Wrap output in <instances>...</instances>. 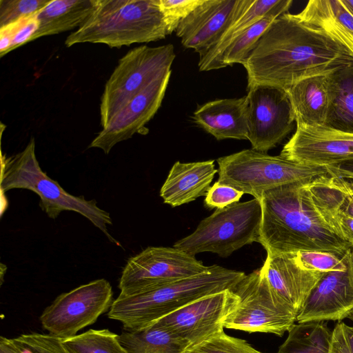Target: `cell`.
<instances>
[{"label": "cell", "instance_id": "obj_1", "mask_svg": "<svg viewBox=\"0 0 353 353\" xmlns=\"http://www.w3.org/2000/svg\"><path fill=\"white\" fill-rule=\"evenodd\" d=\"M353 65L342 44L290 13L277 17L243 64L247 90L269 85L285 91L298 81Z\"/></svg>", "mask_w": 353, "mask_h": 353}, {"label": "cell", "instance_id": "obj_2", "mask_svg": "<svg viewBox=\"0 0 353 353\" xmlns=\"http://www.w3.org/2000/svg\"><path fill=\"white\" fill-rule=\"evenodd\" d=\"M307 183L284 185L263 194L259 243L268 254L318 251L343 258L352 246L316 210Z\"/></svg>", "mask_w": 353, "mask_h": 353}, {"label": "cell", "instance_id": "obj_3", "mask_svg": "<svg viewBox=\"0 0 353 353\" xmlns=\"http://www.w3.org/2000/svg\"><path fill=\"white\" fill-rule=\"evenodd\" d=\"M245 276L243 272L212 265L203 273L149 291L119 294L113 301L108 316L120 322L125 331L141 330L196 299L233 290Z\"/></svg>", "mask_w": 353, "mask_h": 353}, {"label": "cell", "instance_id": "obj_4", "mask_svg": "<svg viewBox=\"0 0 353 353\" xmlns=\"http://www.w3.org/2000/svg\"><path fill=\"white\" fill-rule=\"evenodd\" d=\"M168 30L159 0H96L88 19L65 44L103 43L120 48L164 39Z\"/></svg>", "mask_w": 353, "mask_h": 353}, {"label": "cell", "instance_id": "obj_5", "mask_svg": "<svg viewBox=\"0 0 353 353\" xmlns=\"http://www.w3.org/2000/svg\"><path fill=\"white\" fill-rule=\"evenodd\" d=\"M1 190L26 189L40 197L39 206L51 219L64 210L78 212L100 229L110 241L120 245L108 232L112 225L110 213L97 206L95 200L68 193L57 181L42 171L35 155V141L32 137L25 149L17 154L1 155Z\"/></svg>", "mask_w": 353, "mask_h": 353}, {"label": "cell", "instance_id": "obj_6", "mask_svg": "<svg viewBox=\"0 0 353 353\" xmlns=\"http://www.w3.org/2000/svg\"><path fill=\"white\" fill-rule=\"evenodd\" d=\"M216 161L218 182L259 200L265 191L328 174L325 167L301 164L252 149L220 157Z\"/></svg>", "mask_w": 353, "mask_h": 353}, {"label": "cell", "instance_id": "obj_7", "mask_svg": "<svg viewBox=\"0 0 353 353\" xmlns=\"http://www.w3.org/2000/svg\"><path fill=\"white\" fill-rule=\"evenodd\" d=\"M261 219L260 200L254 198L233 203L216 209L174 247L192 256L212 252L228 257L244 245L259 243Z\"/></svg>", "mask_w": 353, "mask_h": 353}, {"label": "cell", "instance_id": "obj_8", "mask_svg": "<svg viewBox=\"0 0 353 353\" xmlns=\"http://www.w3.org/2000/svg\"><path fill=\"white\" fill-rule=\"evenodd\" d=\"M174 58V48L170 43L158 47H136L120 59L101 98L102 127L135 95L170 70Z\"/></svg>", "mask_w": 353, "mask_h": 353}, {"label": "cell", "instance_id": "obj_9", "mask_svg": "<svg viewBox=\"0 0 353 353\" xmlns=\"http://www.w3.org/2000/svg\"><path fill=\"white\" fill-rule=\"evenodd\" d=\"M233 291L238 302L224 321L225 328L283 336L296 321V315L272 292L259 269L245 275Z\"/></svg>", "mask_w": 353, "mask_h": 353}, {"label": "cell", "instance_id": "obj_10", "mask_svg": "<svg viewBox=\"0 0 353 353\" xmlns=\"http://www.w3.org/2000/svg\"><path fill=\"white\" fill-rule=\"evenodd\" d=\"M208 268L194 256L174 247H148L128 261L119 279V294L142 293L196 276Z\"/></svg>", "mask_w": 353, "mask_h": 353}, {"label": "cell", "instance_id": "obj_11", "mask_svg": "<svg viewBox=\"0 0 353 353\" xmlns=\"http://www.w3.org/2000/svg\"><path fill=\"white\" fill-rule=\"evenodd\" d=\"M110 283L97 279L61 294L41 313L43 329L60 339L77 335L110 310L113 302Z\"/></svg>", "mask_w": 353, "mask_h": 353}, {"label": "cell", "instance_id": "obj_12", "mask_svg": "<svg viewBox=\"0 0 353 353\" xmlns=\"http://www.w3.org/2000/svg\"><path fill=\"white\" fill-rule=\"evenodd\" d=\"M248 140L252 150L265 153L293 129L295 117L287 92L269 85L248 89Z\"/></svg>", "mask_w": 353, "mask_h": 353}, {"label": "cell", "instance_id": "obj_13", "mask_svg": "<svg viewBox=\"0 0 353 353\" xmlns=\"http://www.w3.org/2000/svg\"><path fill=\"white\" fill-rule=\"evenodd\" d=\"M237 302L233 290H226L196 299L154 323L192 346L224 331V321Z\"/></svg>", "mask_w": 353, "mask_h": 353}, {"label": "cell", "instance_id": "obj_14", "mask_svg": "<svg viewBox=\"0 0 353 353\" xmlns=\"http://www.w3.org/2000/svg\"><path fill=\"white\" fill-rule=\"evenodd\" d=\"M280 156L308 165H337L353 159V134L325 125H296Z\"/></svg>", "mask_w": 353, "mask_h": 353}, {"label": "cell", "instance_id": "obj_15", "mask_svg": "<svg viewBox=\"0 0 353 353\" xmlns=\"http://www.w3.org/2000/svg\"><path fill=\"white\" fill-rule=\"evenodd\" d=\"M170 74L171 70L135 95L102 128L89 148H99L108 154L116 144L139 132L160 108Z\"/></svg>", "mask_w": 353, "mask_h": 353}, {"label": "cell", "instance_id": "obj_16", "mask_svg": "<svg viewBox=\"0 0 353 353\" xmlns=\"http://www.w3.org/2000/svg\"><path fill=\"white\" fill-rule=\"evenodd\" d=\"M252 0H203L175 30L186 48L199 56L207 52L221 38L234 19Z\"/></svg>", "mask_w": 353, "mask_h": 353}, {"label": "cell", "instance_id": "obj_17", "mask_svg": "<svg viewBox=\"0 0 353 353\" xmlns=\"http://www.w3.org/2000/svg\"><path fill=\"white\" fill-rule=\"evenodd\" d=\"M259 271L272 292L296 316L310 292L324 274L302 267L295 252L267 254Z\"/></svg>", "mask_w": 353, "mask_h": 353}, {"label": "cell", "instance_id": "obj_18", "mask_svg": "<svg viewBox=\"0 0 353 353\" xmlns=\"http://www.w3.org/2000/svg\"><path fill=\"white\" fill-rule=\"evenodd\" d=\"M353 320V288L348 272H325L312 288L296 316L298 323Z\"/></svg>", "mask_w": 353, "mask_h": 353}, {"label": "cell", "instance_id": "obj_19", "mask_svg": "<svg viewBox=\"0 0 353 353\" xmlns=\"http://www.w3.org/2000/svg\"><path fill=\"white\" fill-rule=\"evenodd\" d=\"M248 99H216L207 102L194 112L193 121L217 140L248 139Z\"/></svg>", "mask_w": 353, "mask_h": 353}, {"label": "cell", "instance_id": "obj_20", "mask_svg": "<svg viewBox=\"0 0 353 353\" xmlns=\"http://www.w3.org/2000/svg\"><path fill=\"white\" fill-rule=\"evenodd\" d=\"M218 170L214 161L181 163L170 169L160 190L163 203L177 207L205 196Z\"/></svg>", "mask_w": 353, "mask_h": 353}, {"label": "cell", "instance_id": "obj_21", "mask_svg": "<svg viewBox=\"0 0 353 353\" xmlns=\"http://www.w3.org/2000/svg\"><path fill=\"white\" fill-rule=\"evenodd\" d=\"M296 16L342 44L353 54V13L343 0H310Z\"/></svg>", "mask_w": 353, "mask_h": 353}, {"label": "cell", "instance_id": "obj_22", "mask_svg": "<svg viewBox=\"0 0 353 353\" xmlns=\"http://www.w3.org/2000/svg\"><path fill=\"white\" fill-rule=\"evenodd\" d=\"M292 0H252L248 6L234 19L219 41L199 56L200 71L219 69L220 58L230 43L239 34L261 19L288 13Z\"/></svg>", "mask_w": 353, "mask_h": 353}, {"label": "cell", "instance_id": "obj_23", "mask_svg": "<svg viewBox=\"0 0 353 353\" xmlns=\"http://www.w3.org/2000/svg\"><path fill=\"white\" fill-rule=\"evenodd\" d=\"M326 75L303 79L286 91L296 125H324L329 108Z\"/></svg>", "mask_w": 353, "mask_h": 353}, {"label": "cell", "instance_id": "obj_24", "mask_svg": "<svg viewBox=\"0 0 353 353\" xmlns=\"http://www.w3.org/2000/svg\"><path fill=\"white\" fill-rule=\"evenodd\" d=\"M96 0H50L36 14L38 30L32 41L81 27L91 14Z\"/></svg>", "mask_w": 353, "mask_h": 353}, {"label": "cell", "instance_id": "obj_25", "mask_svg": "<svg viewBox=\"0 0 353 353\" xmlns=\"http://www.w3.org/2000/svg\"><path fill=\"white\" fill-rule=\"evenodd\" d=\"M329 108L324 125L353 134V65L326 75Z\"/></svg>", "mask_w": 353, "mask_h": 353}, {"label": "cell", "instance_id": "obj_26", "mask_svg": "<svg viewBox=\"0 0 353 353\" xmlns=\"http://www.w3.org/2000/svg\"><path fill=\"white\" fill-rule=\"evenodd\" d=\"M119 340L128 353H184L189 347L186 341L157 323L136 332L124 331Z\"/></svg>", "mask_w": 353, "mask_h": 353}, {"label": "cell", "instance_id": "obj_27", "mask_svg": "<svg viewBox=\"0 0 353 353\" xmlns=\"http://www.w3.org/2000/svg\"><path fill=\"white\" fill-rule=\"evenodd\" d=\"M332 339L325 322L294 324L276 353H330Z\"/></svg>", "mask_w": 353, "mask_h": 353}, {"label": "cell", "instance_id": "obj_28", "mask_svg": "<svg viewBox=\"0 0 353 353\" xmlns=\"http://www.w3.org/2000/svg\"><path fill=\"white\" fill-rule=\"evenodd\" d=\"M307 188L316 210L336 232L337 219L343 213L345 194L335 177L329 174L319 176L308 181Z\"/></svg>", "mask_w": 353, "mask_h": 353}, {"label": "cell", "instance_id": "obj_29", "mask_svg": "<svg viewBox=\"0 0 353 353\" xmlns=\"http://www.w3.org/2000/svg\"><path fill=\"white\" fill-rule=\"evenodd\" d=\"M61 341L69 353H128L119 335L108 329H90Z\"/></svg>", "mask_w": 353, "mask_h": 353}, {"label": "cell", "instance_id": "obj_30", "mask_svg": "<svg viewBox=\"0 0 353 353\" xmlns=\"http://www.w3.org/2000/svg\"><path fill=\"white\" fill-rule=\"evenodd\" d=\"M279 17H266L237 36L225 48L219 63V69L234 63L243 64L256 47L260 38Z\"/></svg>", "mask_w": 353, "mask_h": 353}, {"label": "cell", "instance_id": "obj_31", "mask_svg": "<svg viewBox=\"0 0 353 353\" xmlns=\"http://www.w3.org/2000/svg\"><path fill=\"white\" fill-rule=\"evenodd\" d=\"M36 14L0 28V55L3 57L15 48L32 41L38 30Z\"/></svg>", "mask_w": 353, "mask_h": 353}, {"label": "cell", "instance_id": "obj_32", "mask_svg": "<svg viewBox=\"0 0 353 353\" xmlns=\"http://www.w3.org/2000/svg\"><path fill=\"white\" fill-rule=\"evenodd\" d=\"M184 353H263L254 348L246 341L231 336L224 331L208 339L189 346Z\"/></svg>", "mask_w": 353, "mask_h": 353}, {"label": "cell", "instance_id": "obj_33", "mask_svg": "<svg viewBox=\"0 0 353 353\" xmlns=\"http://www.w3.org/2000/svg\"><path fill=\"white\" fill-rule=\"evenodd\" d=\"M50 0H0V28L34 15Z\"/></svg>", "mask_w": 353, "mask_h": 353}, {"label": "cell", "instance_id": "obj_34", "mask_svg": "<svg viewBox=\"0 0 353 353\" xmlns=\"http://www.w3.org/2000/svg\"><path fill=\"white\" fill-rule=\"evenodd\" d=\"M295 254L299 264L308 270L325 273L346 268L345 256L341 258L332 253L301 251Z\"/></svg>", "mask_w": 353, "mask_h": 353}, {"label": "cell", "instance_id": "obj_35", "mask_svg": "<svg viewBox=\"0 0 353 353\" xmlns=\"http://www.w3.org/2000/svg\"><path fill=\"white\" fill-rule=\"evenodd\" d=\"M203 0H159V6L168 34L175 31L179 23L188 17Z\"/></svg>", "mask_w": 353, "mask_h": 353}, {"label": "cell", "instance_id": "obj_36", "mask_svg": "<svg viewBox=\"0 0 353 353\" xmlns=\"http://www.w3.org/2000/svg\"><path fill=\"white\" fill-rule=\"evenodd\" d=\"M15 339L31 353H69L62 345L61 339L50 334L30 332Z\"/></svg>", "mask_w": 353, "mask_h": 353}, {"label": "cell", "instance_id": "obj_37", "mask_svg": "<svg viewBox=\"0 0 353 353\" xmlns=\"http://www.w3.org/2000/svg\"><path fill=\"white\" fill-rule=\"evenodd\" d=\"M243 194L230 185L216 181L208 190L204 203L209 208L222 209L238 203Z\"/></svg>", "mask_w": 353, "mask_h": 353}, {"label": "cell", "instance_id": "obj_38", "mask_svg": "<svg viewBox=\"0 0 353 353\" xmlns=\"http://www.w3.org/2000/svg\"><path fill=\"white\" fill-rule=\"evenodd\" d=\"M330 353H351L347 343L344 322L340 321L332 330Z\"/></svg>", "mask_w": 353, "mask_h": 353}, {"label": "cell", "instance_id": "obj_39", "mask_svg": "<svg viewBox=\"0 0 353 353\" xmlns=\"http://www.w3.org/2000/svg\"><path fill=\"white\" fill-rule=\"evenodd\" d=\"M335 179L345 194L342 212L345 215L353 218V180H346L338 177H335Z\"/></svg>", "mask_w": 353, "mask_h": 353}, {"label": "cell", "instance_id": "obj_40", "mask_svg": "<svg viewBox=\"0 0 353 353\" xmlns=\"http://www.w3.org/2000/svg\"><path fill=\"white\" fill-rule=\"evenodd\" d=\"M336 232L353 248V218L341 213L336 221Z\"/></svg>", "mask_w": 353, "mask_h": 353}, {"label": "cell", "instance_id": "obj_41", "mask_svg": "<svg viewBox=\"0 0 353 353\" xmlns=\"http://www.w3.org/2000/svg\"><path fill=\"white\" fill-rule=\"evenodd\" d=\"M325 168L327 173L331 176L353 180V159Z\"/></svg>", "mask_w": 353, "mask_h": 353}, {"label": "cell", "instance_id": "obj_42", "mask_svg": "<svg viewBox=\"0 0 353 353\" xmlns=\"http://www.w3.org/2000/svg\"><path fill=\"white\" fill-rule=\"evenodd\" d=\"M0 353H31L15 338L0 337Z\"/></svg>", "mask_w": 353, "mask_h": 353}, {"label": "cell", "instance_id": "obj_43", "mask_svg": "<svg viewBox=\"0 0 353 353\" xmlns=\"http://www.w3.org/2000/svg\"><path fill=\"white\" fill-rule=\"evenodd\" d=\"M345 261L347 266L350 281L353 288V248L345 256Z\"/></svg>", "mask_w": 353, "mask_h": 353}, {"label": "cell", "instance_id": "obj_44", "mask_svg": "<svg viewBox=\"0 0 353 353\" xmlns=\"http://www.w3.org/2000/svg\"><path fill=\"white\" fill-rule=\"evenodd\" d=\"M344 329L350 351L353 353V326L347 325L344 323Z\"/></svg>", "mask_w": 353, "mask_h": 353}, {"label": "cell", "instance_id": "obj_45", "mask_svg": "<svg viewBox=\"0 0 353 353\" xmlns=\"http://www.w3.org/2000/svg\"><path fill=\"white\" fill-rule=\"evenodd\" d=\"M343 1L353 13V0H343Z\"/></svg>", "mask_w": 353, "mask_h": 353}]
</instances>
